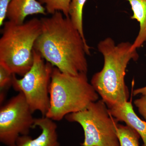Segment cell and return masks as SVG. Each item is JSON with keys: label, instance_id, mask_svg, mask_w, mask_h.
I'll return each instance as SVG.
<instances>
[{"label": "cell", "instance_id": "10", "mask_svg": "<svg viewBox=\"0 0 146 146\" xmlns=\"http://www.w3.org/2000/svg\"><path fill=\"white\" fill-rule=\"evenodd\" d=\"M46 9L36 0H11L7 18L16 23H23L27 16L35 14L46 15Z\"/></svg>", "mask_w": 146, "mask_h": 146}, {"label": "cell", "instance_id": "16", "mask_svg": "<svg viewBox=\"0 0 146 146\" xmlns=\"http://www.w3.org/2000/svg\"><path fill=\"white\" fill-rule=\"evenodd\" d=\"M134 104L138 108V112L146 121V94L140 98L135 100Z\"/></svg>", "mask_w": 146, "mask_h": 146}, {"label": "cell", "instance_id": "11", "mask_svg": "<svg viewBox=\"0 0 146 146\" xmlns=\"http://www.w3.org/2000/svg\"><path fill=\"white\" fill-rule=\"evenodd\" d=\"M129 2L133 12L132 19L137 20L140 23L138 36L131 45V49L136 50L146 41V0H127Z\"/></svg>", "mask_w": 146, "mask_h": 146}, {"label": "cell", "instance_id": "9", "mask_svg": "<svg viewBox=\"0 0 146 146\" xmlns=\"http://www.w3.org/2000/svg\"><path fill=\"white\" fill-rule=\"evenodd\" d=\"M108 108L111 115L118 121L124 122L136 131L143 140V146H146V121L141 119L137 116L131 102H125Z\"/></svg>", "mask_w": 146, "mask_h": 146}, {"label": "cell", "instance_id": "17", "mask_svg": "<svg viewBox=\"0 0 146 146\" xmlns=\"http://www.w3.org/2000/svg\"><path fill=\"white\" fill-rule=\"evenodd\" d=\"M11 0H0V26L3 25Z\"/></svg>", "mask_w": 146, "mask_h": 146}, {"label": "cell", "instance_id": "2", "mask_svg": "<svg viewBox=\"0 0 146 146\" xmlns=\"http://www.w3.org/2000/svg\"><path fill=\"white\" fill-rule=\"evenodd\" d=\"M131 45L129 42L116 44L110 37L98 44L104 64L101 70L93 76L91 83L108 108L122 104L128 100L129 93L125 81L126 69L131 60L136 61L138 58L136 50L131 49Z\"/></svg>", "mask_w": 146, "mask_h": 146}, {"label": "cell", "instance_id": "8", "mask_svg": "<svg viewBox=\"0 0 146 146\" xmlns=\"http://www.w3.org/2000/svg\"><path fill=\"white\" fill-rule=\"evenodd\" d=\"M38 127L42 131L36 138L28 135H21L16 143L9 146H59L57 126L54 121L46 117L35 119L34 127Z\"/></svg>", "mask_w": 146, "mask_h": 146}, {"label": "cell", "instance_id": "6", "mask_svg": "<svg viewBox=\"0 0 146 146\" xmlns=\"http://www.w3.org/2000/svg\"><path fill=\"white\" fill-rule=\"evenodd\" d=\"M33 63L23 77H13L12 86L16 91L23 94L33 113L39 111L45 117L50 108V86L54 66L33 50Z\"/></svg>", "mask_w": 146, "mask_h": 146}, {"label": "cell", "instance_id": "5", "mask_svg": "<svg viewBox=\"0 0 146 146\" xmlns=\"http://www.w3.org/2000/svg\"><path fill=\"white\" fill-rule=\"evenodd\" d=\"M83 128L82 146H120L117 133L118 121L110 114L102 100L94 102L83 110L65 116Z\"/></svg>", "mask_w": 146, "mask_h": 146}, {"label": "cell", "instance_id": "13", "mask_svg": "<svg viewBox=\"0 0 146 146\" xmlns=\"http://www.w3.org/2000/svg\"><path fill=\"white\" fill-rule=\"evenodd\" d=\"M117 133L120 146H140V135L128 126L118 124Z\"/></svg>", "mask_w": 146, "mask_h": 146}, {"label": "cell", "instance_id": "14", "mask_svg": "<svg viewBox=\"0 0 146 146\" xmlns=\"http://www.w3.org/2000/svg\"><path fill=\"white\" fill-rule=\"evenodd\" d=\"M71 0H39L42 5L44 4L47 13L53 14L60 11L65 17H69V6Z\"/></svg>", "mask_w": 146, "mask_h": 146}, {"label": "cell", "instance_id": "3", "mask_svg": "<svg viewBox=\"0 0 146 146\" xmlns=\"http://www.w3.org/2000/svg\"><path fill=\"white\" fill-rule=\"evenodd\" d=\"M50 106L45 117L61 121L98 100L99 95L88 81L87 74L72 75L54 67L50 86Z\"/></svg>", "mask_w": 146, "mask_h": 146}, {"label": "cell", "instance_id": "7", "mask_svg": "<svg viewBox=\"0 0 146 146\" xmlns=\"http://www.w3.org/2000/svg\"><path fill=\"white\" fill-rule=\"evenodd\" d=\"M23 94L12 97L0 109V141L7 146L21 135H29L35 119Z\"/></svg>", "mask_w": 146, "mask_h": 146}, {"label": "cell", "instance_id": "1", "mask_svg": "<svg viewBox=\"0 0 146 146\" xmlns=\"http://www.w3.org/2000/svg\"><path fill=\"white\" fill-rule=\"evenodd\" d=\"M41 32L34 49L62 72L72 75L88 72L86 55L90 47L85 43L70 17L56 11L49 18L40 19Z\"/></svg>", "mask_w": 146, "mask_h": 146}, {"label": "cell", "instance_id": "4", "mask_svg": "<svg viewBox=\"0 0 146 146\" xmlns=\"http://www.w3.org/2000/svg\"><path fill=\"white\" fill-rule=\"evenodd\" d=\"M3 25L0 39V64L23 77L33 64V50L41 33V20L34 18L21 24L8 21Z\"/></svg>", "mask_w": 146, "mask_h": 146}, {"label": "cell", "instance_id": "12", "mask_svg": "<svg viewBox=\"0 0 146 146\" xmlns=\"http://www.w3.org/2000/svg\"><path fill=\"white\" fill-rule=\"evenodd\" d=\"M87 0H71L69 6V17L73 25L80 33L85 43L87 44L83 27L84 7Z\"/></svg>", "mask_w": 146, "mask_h": 146}, {"label": "cell", "instance_id": "15", "mask_svg": "<svg viewBox=\"0 0 146 146\" xmlns=\"http://www.w3.org/2000/svg\"><path fill=\"white\" fill-rule=\"evenodd\" d=\"M15 75L5 66L0 64V89L2 93L12 86L13 77Z\"/></svg>", "mask_w": 146, "mask_h": 146}, {"label": "cell", "instance_id": "18", "mask_svg": "<svg viewBox=\"0 0 146 146\" xmlns=\"http://www.w3.org/2000/svg\"><path fill=\"white\" fill-rule=\"evenodd\" d=\"M146 94V86L142 88H139L136 89L133 91V95L134 96L141 94L142 95H144Z\"/></svg>", "mask_w": 146, "mask_h": 146}]
</instances>
